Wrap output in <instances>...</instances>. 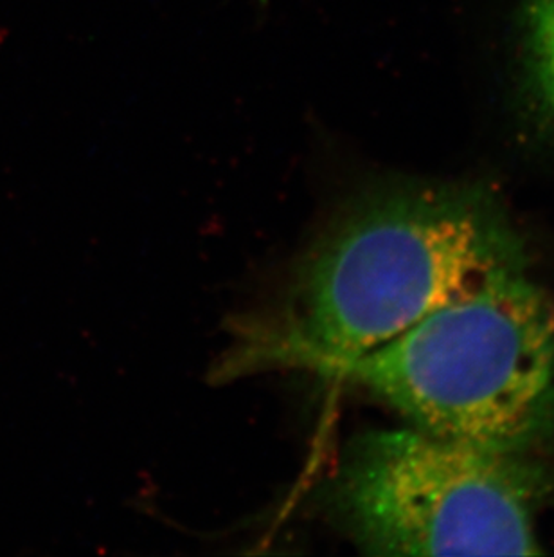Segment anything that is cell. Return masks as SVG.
<instances>
[{"label":"cell","instance_id":"2","mask_svg":"<svg viewBox=\"0 0 554 557\" xmlns=\"http://www.w3.org/2000/svg\"><path fill=\"white\" fill-rule=\"evenodd\" d=\"M345 379L413 428L524 455L554 424V304L528 273L441 307Z\"/></svg>","mask_w":554,"mask_h":557},{"label":"cell","instance_id":"1","mask_svg":"<svg viewBox=\"0 0 554 557\" xmlns=\"http://www.w3.org/2000/svg\"><path fill=\"white\" fill-rule=\"evenodd\" d=\"M522 273V238L479 189L396 186L356 195L265 298L232 318L211 381L282 370L344 377L441 307Z\"/></svg>","mask_w":554,"mask_h":557},{"label":"cell","instance_id":"4","mask_svg":"<svg viewBox=\"0 0 554 557\" xmlns=\"http://www.w3.org/2000/svg\"><path fill=\"white\" fill-rule=\"evenodd\" d=\"M524 74L534 109L554 125V0L526 4Z\"/></svg>","mask_w":554,"mask_h":557},{"label":"cell","instance_id":"3","mask_svg":"<svg viewBox=\"0 0 554 557\" xmlns=\"http://www.w3.org/2000/svg\"><path fill=\"white\" fill-rule=\"evenodd\" d=\"M520 457L416 428L366 433L351 442L323 505L372 556H534L540 480Z\"/></svg>","mask_w":554,"mask_h":557}]
</instances>
